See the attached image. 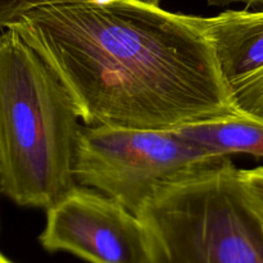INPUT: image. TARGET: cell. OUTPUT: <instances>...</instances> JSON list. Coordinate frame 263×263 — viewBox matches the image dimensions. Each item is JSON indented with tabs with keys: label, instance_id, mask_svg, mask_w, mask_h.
<instances>
[{
	"label": "cell",
	"instance_id": "6da1fadb",
	"mask_svg": "<svg viewBox=\"0 0 263 263\" xmlns=\"http://www.w3.org/2000/svg\"><path fill=\"white\" fill-rule=\"evenodd\" d=\"M5 27L43 57L87 126L175 130L238 113L197 15L136 0L55 3Z\"/></svg>",
	"mask_w": 263,
	"mask_h": 263
},
{
	"label": "cell",
	"instance_id": "7a4b0ae2",
	"mask_svg": "<svg viewBox=\"0 0 263 263\" xmlns=\"http://www.w3.org/2000/svg\"><path fill=\"white\" fill-rule=\"evenodd\" d=\"M81 120L71 94L12 27L0 35V190L20 207L55 204L77 186Z\"/></svg>",
	"mask_w": 263,
	"mask_h": 263
},
{
	"label": "cell",
	"instance_id": "3957f363",
	"mask_svg": "<svg viewBox=\"0 0 263 263\" xmlns=\"http://www.w3.org/2000/svg\"><path fill=\"white\" fill-rule=\"evenodd\" d=\"M153 263H263V217L231 159L141 211Z\"/></svg>",
	"mask_w": 263,
	"mask_h": 263
},
{
	"label": "cell",
	"instance_id": "277c9868",
	"mask_svg": "<svg viewBox=\"0 0 263 263\" xmlns=\"http://www.w3.org/2000/svg\"><path fill=\"white\" fill-rule=\"evenodd\" d=\"M229 159L175 130L86 125L80 131L73 171L77 184L139 216L163 189L213 171Z\"/></svg>",
	"mask_w": 263,
	"mask_h": 263
},
{
	"label": "cell",
	"instance_id": "5b68a950",
	"mask_svg": "<svg viewBox=\"0 0 263 263\" xmlns=\"http://www.w3.org/2000/svg\"><path fill=\"white\" fill-rule=\"evenodd\" d=\"M39 241L45 251L67 252L89 263H153L140 216L81 185L46 210Z\"/></svg>",
	"mask_w": 263,
	"mask_h": 263
},
{
	"label": "cell",
	"instance_id": "8992f818",
	"mask_svg": "<svg viewBox=\"0 0 263 263\" xmlns=\"http://www.w3.org/2000/svg\"><path fill=\"white\" fill-rule=\"evenodd\" d=\"M198 22L236 112L263 117V10H225Z\"/></svg>",
	"mask_w": 263,
	"mask_h": 263
},
{
	"label": "cell",
	"instance_id": "52a82bcc",
	"mask_svg": "<svg viewBox=\"0 0 263 263\" xmlns=\"http://www.w3.org/2000/svg\"><path fill=\"white\" fill-rule=\"evenodd\" d=\"M179 135L218 156L249 154L263 158V117L229 115L175 128Z\"/></svg>",
	"mask_w": 263,
	"mask_h": 263
},
{
	"label": "cell",
	"instance_id": "ba28073f",
	"mask_svg": "<svg viewBox=\"0 0 263 263\" xmlns=\"http://www.w3.org/2000/svg\"><path fill=\"white\" fill-rule=\"evenodd\" d=\"M109 3L113 0H0V27H5L15 20L18 15L32 8L55 3ZM136 2L146 3V4L161 5L163 0H136Z\"/></svg>",
	"mask_w": 263,
	"mask_h": 263
},
{
	"label": "cell",
	"instance_id": "9c48e42d",
	"mask_svg": "<svg viewBox=\"0 0 263 263\" xmlns=\"http://www.w3.org/2000/svg\"><path fill=\"white\" fill-rule=\"evenodd\" d=\"M239 175L247 192L263 217V166L252 170H239Z\"/></svg>",
	"mask_w": 263,
	"mask_h": 263
},
{
	"label": "cell",
	"instance_id": "30bf717a",
	"mask_svg": "<svg viewBox=\"0 0 263 263\" xmlns=\"http://www.w3.org/2000/svg\"><path fill=\"white\" fill-rule=\"evenodd\" d=\"M231 3H247L249 5H263V0H208L211 5H226Z\"/></svg>",
	"mask_w": 263,
	"mask_h": 263
},
{
	"label": "cell",
	"instance_id": "8fae6325",
	"mask_svg": "<svg viewBox=\"0 0 263 263\" xmlns=\"http://www.w3.org/2000/svg\"><path fill=\"white\" fill-rule=\"evenodd\" d=\"M0 263H14V262H12L10 259H8L4 254H2V257H0Z\"/></svg>",
	"mask_w": 263,
	"mask_h": 263
}]
</instances>
